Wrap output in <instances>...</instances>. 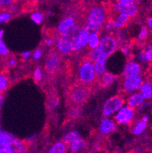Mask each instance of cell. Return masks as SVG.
Here are the masks:
<instances>
[{
    "label": "cell",
    "mask_w": 152,
    "mask_h": 153,
    "mask_svg": "<svg viewBox=\"0 0 152 153\" xmlns=\"http://www.w3.org/2000/svg\"><path fill=\"white\" fill-rule=\"evenodd\" d=\"M97 76L94 67V62L87 56L84 57L79 65L78 70L79 82L87 85L93 86L97 82Z\"/></svg>",
    "instance_id": "2"
},
{
    "label": "cell",
    "mask_w": 152,
    "mask_h": 153,
    "mask_svg": "<svg viewBox=\"0 0 152 153\" xmlns=\"http://www.w3.org/2000/svg\"><path fill=\"white\" fill-rule=\"evenodd\" d=\"M42 53H42L41 50L38 49V50H37V51H35V52L33 53V59H36V60H38V59H40L42 56Z\"/></svg>",
    "instance_id": "39"
},
{
    "label": "cell",
    "mask_w": 152,
    "mask_h": 153,
    "mask_svg": "<svg viewBox=\"0 0 152 153\" xmlns=\"http://www.w3.org/2000/svg\"><path fill=\"white\" fill-rule=\"evenodd\" d=\"M100 37L99 33H93V34H89L88 41H87V45L90 50L96 49L97 48L100 44Z\"/></svg>",
    "instance_id": "22"
},
{
    "label": "cell",
    "mask_w": 152,
    "mask_h": 153,
    "mask_svg": "<svg viewBox=\"0 0 152 153\" xmlns=\"http://www.w3.org/2000/svg\"><path fill=\"white\" fill-rule=\"evenodd\" d=\"M0 153H15L12 143H0Z\"/></svg>",
    "instance_id": "26"
},
{
    "label": "cell",
    "mask_w": 152,
    "mask_h": 153,
    "mask_svg": "<svg viewBox=\"0 0 152 153\" xmlns=\"http://www.w3.org/2000/svg\"><path fill=\"white\" fill-rule=\"evenodd\" d=\"M19 1H23V2H27V0H18V2H19Z\"/></svg>",
    "instance_id": "47"
},
{
    "label": "cell",
    "mask_w": 152,
    "mask_h": 153,
    "mask_svg": "<svg viewBox=\"0 0 152 153\" xmlns=\"http://www.w3.org/2000/svg\"><path fill=\"white\" fill-rule=\"evenodd\" d=\"M12 17V14L7 11H0V24L6 23L9 22Z\"/></svg>",
    "instance_id": "28"
},
{
    "label": "cell",
    "mask_w": 152,
    "mask_h": 153,
    "mask_svg": "<svg viewBox=\"0 0 152 153\" xmlns=\"http://www.w3.org/2000/svg\"><path fill=\"white\" fill-rule=\"evenodd\" d=\"M145 58L147 59L148 61L151 60L152 59V47H148V49L146 51H145Z\"/></svg>",
    "instance_id": "38"
},
{
    "label": "cell",
    "mask_w": 152,
    "mask_h": 153,
    "mask_svg": "<svg viewBox=\"0 0 152 153\" xmlns=\"http://www.w3.org/2000/svg\"><path fill=\"white\" fill-rule=\"evenodd\" d=\"M89 33L85 27L79 32L75 38L72 41V52H79L83 50L87 45Z\"/></svg>",
    "instance_id": "8"
},
{
    "label": "cell",
    "mask_w": 152,
    "mask_h": 153,
    "mask_svg": "<svg viewBox=\"0 0 152 153\" xmlns=\"http://www.w3.org/2000/svg\"><path fill=\"white\" fill-rule=\"evenodd\" d=\"M79 138H81L80 134L76 131H72L69 132V133H67V134L65 135L62 141L68 146V145H69V143H72V141L77 140V139Z\"/></svg>",
    "instance_id": "25"
},
{
    "label": "cell",
    "mask_w": 152,
    "mask_h": 153,
    "mask_svg": "<svg viewBox=\"0 0 152 153\" xmlns=\"http://www.w3.org/2000/svg\"><path fill=\"white\" fill-rule=\"evenodd\" d=\"M21 56H22L23 59H27L29 57H30V52H29V51H27V52H24V53H22V54H21Z\"/></svg>",
    "instance_id": "42"
},
{
    "label": "cell",
    "mask_w": 152,
    "mask_h": 153,
    "mask_svg": "<svg viewBox=\"0 0 152 153\" xmlns=\"http://www.w3.org/2000/svg\"><path fill=\"white\" fill-rule=\"evenodd\" d=\"M101 53L107 56H110L119 48V41L113 34H108L100 38V44L97 47Z\"/></svg>",
    "instance_id": "4"
},
{
    "label": "cell",
    "mask_w": 152,
    "mask_h": 153,
    "mask_svg": "<svg viewBox=\"0 0 152 153\" xmlns=\"http://www.w3.org/2000/svg\"><path fill=\"white\" fill-rule=\"evenodd\" d=\"M76 23L78 22H76L75 19L72 15L66 16L61 21V22L58 25L57 33L59 35H65Z\"/></svg>",
    "instance_id": "12"
},
{
    "label": "cell",
    "mask_w": 152,
    "mask_h": 153,
    "mask_svg": "<svg viewBox=\"0 0 152 153\" xmlns=\"http://www.w3.org/2000/svg\"><path fill=\"white\" fill-rule=\"evenodd\" d=\"M148 27H146V26H142L140 33L139 34V37H138L139 41H145L146 39L148 38Z\"/></svg>",
    "instance_id": "33"
},
{
    "label": "cell",
    "mask_w": 152,
    "mask_h": 153,
    "mask_svg": "<svg viewBox=\"0 0 152 153\" xmlns=\"http://www.w3.org/2000/svg\"><path fill=\"white\" fill-rule=\"evenodd\" d=\"M116 128V125L114 120L108 117H104L100 123V132L102 135H108L115 131Z\"/></svg>",
    "instance_id": "14"
},
{
    "label": "cell",
    "mask_w": 152,
    "mask_h": 153,
    "mask_svg": "<svg viewBox=\"0 0 152 153\" xmlns=\"http://www.w3.org/2000/svg\"><path fill=\"white\" fill-rule=\"evenodd\" d=\"M125 104V99L122 96L117 95L109 98L103 107V115L104 117H109L119 111Z\"/></svg>",
    "instance_id": "5"
},
{
    "label": "cell",
    "mask_w": 152,
    "mask_h": 153,
    "mask_svg": "<svg viewBox=\"0 0 152 153\" xmlns=\"http://www.w3.org/2000/svg\"><path fill=\"white\" fill-rule=\"evenodd\" d=\"M68 146L63 141L57 142L50 149V153H64L68 151Z\"/></svg>",
    "instance_id": "23"
},
{
    "label": "cell",
    "mask_w": 152,
    "mask_h": 153,
    "mask_svg": "<svg viewBox=\"0 0 152 153\" xmlns=\"http://www.w3.org/2000/svg\"><path fill=\"white\" fill-rule=\"evenodd\" d=\"M142 120H144V121H145V122H147L148 120V117L147 116H145L144 117L142 118Z\"/></svg>",
    "instance_id": "45"
},
{
    "label": "cell",
    "mask_w": 152,
    "mask_h": 153,
    "mask_svg": "<svg viewBox=\"0 0 152 153\" xmlns=\"http://www.w3.org/2000/svg\"><path fill=\"white\" fill-rule=\"evenodd\" d=\"M142 84L143 79L139 75L132 77L125 78L123 82V89L125 92L132 93L140 89Z\"/></svg>",
    "instance_id": "9"
},
{
    "label": "cell",
    "mask_w": 152,
    "mask_h": 153,
    "mask_svg": "<svg viewBox=\"0 0 152 153\" xmlns=\"http://www.w3.org/2000/svg\"><path fill=\"white\" fill-rule=\"evenodd\" d=\"M147 24L148 25V27L152 30V18H150V19H148Z\"/></svg>",
    "instance_id": "43"
},
{
    "label": "cell",
    "mask_w": 152,
    "mask_h": 153,
    "mask_svg": "<svg viewBox=\"0 0 152 153\" xmlns=\"http://www.w3.org/2000/svg\"><path fill=\"white\" fill-rule=\"evenodd\" d=\"M0 119H1V116H0Z\"/></svg>",
    "instance_id": "48"
},
{
    "label": "cell",
    "mask_w": 152,
    "mask_h": 153,
    "mask_svg": "<svg viewBox=\"0 0 152 153\" xmlns=\"http://www.w3.org/2000/svg\"><path fill=\"white\" fill-rule=\"evenodd\" d=\"M18 2V0H1V3H2V9H5L8 6L11 5L12 4Z\"/></svg>",
    "instance_id": "37"
},
{
    "label": "cell",
    "mask_w": 152,
    "mask_h": 153,
    "mask_svg": "<svg viewBox=\"0 0 152 153\" xmlns=\"http://www.w3.org/2000/svg\"><path fill=\"white\" fill-rule=\"evenodd\" d=\"M72 108L70 110V112H69V114L70 117L72 118H77L80 116L81 114V109L77 105H72Z\"/></svg>",
    "instance_id": "34"
},
{
    "label": "cell",
    "mask_w": 152,
    "mask_h": 153,
    "mask_svg": "<svg viewBox=\"0 0 152 153\" xmlns=\"http://www.w3.org/2000/svg\"><path fill=\"white\" fill-rule=\"evenodd\" d=\"M146 126H147V123H146L145 121H144V120L139 121L133 129V133L135 135L141 134L142 132L145 130Z\"/></svg>",
    "instance_id": "27"
},
{
    "label": "cell",
    "mask_w": 152,
    "mask_h": 153,
    "mask_svg": "<svg viewBox=\"0 0 152 153\" xmlns=\"http://www.w3.org/2000/svg\"><path fill=\"white\" fill-rule=\"evenodd\" d=\"M101 54L102 53H101V52L100 51V50H99L98 48H96V49L91 50V51L89 52V53L87 54V56L90 59V60H92L94 62V61L95 60V59H97Z\"/></svg>",
    "instance_id": "30"
},
{
    "label": "cell",
    "mask_w": 152,
    "mask_h": 153,
    "mask_svg": "<svg viewBox=\"0 0 152 153\" xmlns=\"http://www.w3.org/2000/svg\"><path fill=\"white\" fill-rule=\"evenodd\" d=\"M115 79L116 76L114 75H113L110 72H105L104 74L97 77V82L99 83L100 87L107 88L113 83Z\"/></svg>",
    "instance_id": "16"
},
{
    "label": "cell",
    "mask_w": 152,
    "mask_h": 153,
    "mask_svg": "<svg viewBox=\"0 0 152 153\" xmlns=\"http://www.w3.org/2000/svg\"><path fill=\"white\" fill-rule=\"evenodd\" d=\"M92 86L82 84L81 82H76L72 85L68 91V101L70 105L80 106L88 100L91 94Z\"/></svg>",
    "instance_id": "1"
},
{
    "label": "cell",
    "mask_w": 152,
    "mask_h": 153,
    "mask_svg": "<svg viewBox=\"0 0 152 153\" xmlns=\"http://www.w3.org/2000/svg\"><path fill=\"white\" fill-rule=\"evenodd\" d=\"M113 22V27L115 29H121L125 27L129 23L130 17L125 13H115L110 15Z\"/></svg>",
    "instance_id": "11"
},
{
    "label": "cell",
    "mask_w": 152,
    "mask_h": 153,
    "mask_svg": "<svg viewBox=\"0 0 152 153\" xmlns=\"http://www.w3.org/2000/svg\"><path fill=\"white\" fill-rule=\"evenodd\" d=\"M60 64V53L56 49L50 51L47 55L45 63V70L50 75L55 74Z\"/></svg>",
    "instance_id": "6"
},
{
    "label": "cell",
    "mask_w": 152,
    "mask_h": 153,
    "mask_svg": "<svg viewBox=\"0 0 152 153\" xmlns=\"http://www.w3.org/2000/svg\"><path fill=\"white\" fill-rule=\"evenodd\" d=\"M145 98L141 93H135L129 96L127 100V105L132 108H136L141 104L144 103Z\"/></svg>",
    "instance_id": "17"
},
{
    "label": "cell",
    "mask_w": 152,
    "mask_h": 153,
    "mask_svg": "<svg viewBox=\"0 0 152 153\" xmlns=\"http://www.w3.org/2000/svg\"><path fill=\"white\" fill-rule=\"evenodd\" d=\"M30 18H31L32 21L34 23L40 25L44 20V15L42 13H40V12H33L31 16H30Z\"/></svg>",
    "instance_id": "31"
},
{
    "label": "cell",
    "mask_w": 152,
    "mask_h": 153,
    "mask_svg": "<svg viewBox=\"0 0 152 153\" xmlns=\"http://www.w3.org/2000/svg\"><path fill=\"white\" fill-rule=\"evenodd\" d=\"M0 57H1V56H0Z\"/></svg>",
    "instance_id": "49"
},
{
    "label": "cell",
    "mask_w": 152,
    "mask_h": 153,
    "mask_svg": "<svg viewBox=\"0 0 152 153\" xmlns=\"http://www.w3.org/2000/svg\"><path fill=\"white\" fill-rule=\"evenodd\" d=\"M141 94L145 99L152 98V81H148L143 83L140 88Z\"/></svg>",
    "instance_id": "21"
},
{
    "label": "cell",
    "mask_w": 152,
    "mask_h": 153,
    "mask_svg": "<svg viewBox=\"0 0 152 153\" xmlns=\"http://www.w3.org/2000/svg\"><path fill=\"white\" fill-rule=\"evenodd\" d=\"M107 59H108V56H105L104 54H101L97 59H95L93 62H94V70H95L97 77L104 74L105 72H107L106 62H107Z\"/></svg>",
    "instance_id": "15"
},
{
    "label": "cell",
    "mask_w": 152,
    "mask_h": 153,
    "mask_svg": "<svg viewBox=\"0 0 152 153\" xmlns=\"http://www.w3.org/2000/svg\"><path fill=\"white\" fill-rule=\"evenodd\" d=\"M0 56L1 57H7L9 56V50L2 41V38H0Z\"/></svg>",
    "instance_id": "29"
},
{
    "label": "cell",
    "mask_w": 152,
    "mask_h": 153,
    "mask_svg": "<svg viewBox=\"0 0 152 153\" xmlns=\"http://www.w3.org/2000/svg\"><path fill=\"white\" fill-rule=\"evenodd\" d=\"M4 34V30H0V38H2Z\"/></svg>",
    "instance_id": "44"
},
{
    "label": "cell",
    "mask_w": 152,
    "mask_h": 153,
    "mask_svg": "<svg viewBox=\"0 0 152 153\" xmlns=\"http://www.w3.org/2000/svg\"><path fill=\"white\" fill-rule=\"evenodd\" d=\"M109 18L107 4H93L87 13V22L94 24L101 28L104 27Z\"/></svg>",
    "instance_id": "3"
},
{
    "label": "cell",
    "mask_w": 152,
    "mask_h": 153,
    "mask_svg": "<svg viewBox=\"0 0 152 153\" xmlns=\"http://www.w3.org/2000/svg\"><path fill=\"white\" fill-rule=\"evenodd\" d=\"M2 10V3H1V0H0V11Z\"/></svg>",
    "instance_id": "46"
},
{
    "label": "cell",
    "mask_w": 152,
    "mask_h": 153,
    "mask_svg": "<svg viewBox=\"0 0 152 153\" xmlns=\"http://www.w3.org/2000/svg\"><path fill=\"white\" fill-rule=\"evenodd\" d=\"M141 66L138 62L135 61H129L124 68L122 75L125 78L132 77L140 75Z\"/></svg>",
    "instance_id": "13"
},
{
    "label": "cell",
    "mask_w": 152,
    "mask_h": 153,
    "mask_svg": "<svg viewBox=\"0 0 152 153\" xmlns=\"http://www.w3.org/2000/svg\"><path fill=\"white\" fill-rule=\"evenodd\" d=\"M10 85L8 76L5 74V70L0 71V94H4Z\"/></svg>",
    "instance_id": "19"
},
{
    "label": "cell",
    "mask_w": 152,
    "mask_h": 153,
    "mask_svg": "<svg viewBox=\"0 0 152 153\" xmlns=\"http://www.w3.org/2000/svg\"><path fill=\"white\" fill-rule=\"evenodd\" d=\"M37 2H38V0H27L25 3L27 5V7H33L37 3Z\"/></svg>",
    "instance_id": "41"
},
{
    "label": "cell",
    "mask_w": 152,
    "mask_h": 153,
    "mask_svg": "<svg viewBox=\"0 0 152 153\" xmlns=\"http://www.w3.org/2000/svg\"><path fill=\"white\" fill-rule=\"evenodd\" d=\"M33 79L37 82H40L43 79V72L40 68H37L33 72Z\"/></svg>",
    "instance_id": "35"
},
{
    "label": "cell",
    "mask_w": 152,
    "mask_h": 153,
    "mask_svg": "<svg viewBox=\"0 0 152 153\" xmlns=\"http://www.w3.org/2000/svg\"><path fill=\"white\" fill-rule=\"evenodd\" d=\"M4 64H5L4 66L7 68L15 67L17 64V60L15 57H12V56H8L7 57H5V63Z\"/></svg>",
    "instance_id": "32"
},
{
    "label": "cell",
    "mask_w": 152,
    "mask_h": 153,
    "mask_svg": "<svg viewBox=\"0 0 152 153\" xmlns=\"http://www.w3.org/2000/svg\"><path fill=\"white\" fill-rule=\"evenodd\" d=\"M12 144L13 146L15 152H24L28 149V143H27V142L22 141V140H18L17 138L12 142Z\"/></svg>",
    "instance_id": "20"
},
{
    "label": "cell",
    "mask_w": 152,
    "mask_h": 153,
    "mask_svg": "<svg viewBox=\"0 0 152 153\" xmlns=\"http://www.w3.org/2000/svg\"><path fill=\"white\" fill-rule=\"evenodd\" d=\"M134 114H135L134 108H130L129 106H122L119 111H117L114 119L117 124L127 125L131 123L133 119Z\"/></svg>",
    "instance_id": "7"
},
{
    "label": "cell",
    "mask_w": 152,
    "mask_h": 153,
    "mask_svg": "<svg viewBox=\"0 0 152 153\" xmlns=\"http://www.w3.org/2000/svg\"><path fill=\"white\" fill-rule=\"evenodd\" d=\"M86 147H87V143L81 138L74 140L68 145V149L70 150L72 152H79L85 149Z\"/></svg>",
    "instance_id": "18"
},
{
    "label": "cell",
    "mask_w": 152,
    "mask_h": 153,
    "mask_svg": "<svg viewBox=\"0 0 152 153\" xmlns=\"http://www.w3.org/2000/svg\"><path fill=\"white\" fill-rule=\"evenodd\" d=\"M137 0H110V2L119 4V5H132Z\"/></svg>",
    "instance_id": "36"
},
{
    "label": "cell",
    "mask_w": 152,
    "mask_h": 153,
    "mask_svg": "<svg viewBox=\"0 0 152 153\" xmlns=\"http://www.w3.org/2000/svg\"><path fill=\"white\" fill-rule=\"evenodd\" d=\"M16 139V137L12 135L11 133L2 130L0 128V143H12V142Z\"/></svg>",
    "instance_id": "24"
},
{
    "label": "cell",
    "mask_w": 152,
    "mask_h": 153,
    "mask_svg": "<svg viewBox=\"0 0 152 153\" xmlns=\"http://www.w3.org/2000/svg\"><path fill=\"white\" fill-rule=\"evenodd\" d=\"M54 44L56 46L59 52L60 53L67 55L72 52V41L65 37V36L59 35L57 34L54 37Z\"/></svg>",
    "instance_id": "10"
},
{
    "label": "cell",
    "mask_w": 152,
    "mask_h": 153,
    "mask_svg": "<svg viewBox=\"0 0 152 153\" xmlns=\"http://www.w3.org/2000/svg\"><path fill=\"white\" fill-rule=\"evenodd\" d=\"M45 44L49 47H52L54 44V39L52 37H49V38L46 39L45 40Z\"/></svg>",
    "instance_id": "40"
}]
</instances>
